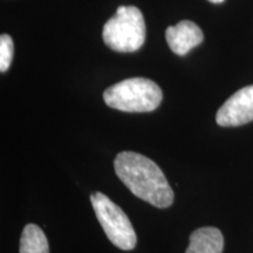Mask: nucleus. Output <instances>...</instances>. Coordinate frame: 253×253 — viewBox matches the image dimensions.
<instances>
[{"mask_svg": "<svg viewBox=\"0 0 253 253\" xmlns=\"http://www.w3.org/2000/svg\"><path fill=\"white\" fill-rule=\"evenodd\" d=\"M116 175L136 197L163 209L172 204L173 190L160 167L134 151H122L114 162Z\"/></svg>", "mask_w": 253, "mask_h": 253, "instance_id": "nucleus-1", "label": "nucleus"}, {"mask_svg": "<svg viewBox=\"0 0 253 253\" xmlns=\"http://www.w3.org/2000/svg\"><path fill=\"white\" fill-rule=\"evenodd\" d=\"M162 99L163 93L158 84L144 78L126 79L108 87L103 93L107 106L126 113L153 112Z\"/></svg>", "mask_w": 253, "mask_h": 253, "instance_id": "nucleus-2", "label": "nucleus"}, {"mask_svg": "<svg viewBox=\"0 0 253 253\" xmlns=\"http://www.w3.org/2000/svg\"><path fill=\"white\" fill-rule=\"evenodd\" d=\"M145 23L135 6H119L116 13L104 24L102 38L110 49L121 53L138 50L145 41Z\"/></svg>", "mask_w": 253, "mask_h": 253, "instance_id": "nucleus-3", "label": "nucleus"}, {"mask_svg": "<svg viewBox=\"0 0 253 253\" xmlns=\"http://www.w3.org/2000/svg\"><path fill=\"white\" fill-rule=\"evenodd\" d=\"M90 202L97 220L110 242L126 251L134 249L137 237L130 220L122 209L101 192H94L90 196Z\"/></svg>", "mask_w": 253, "mask_h": 253, "instance_id": "nucleus-4", "label": "nucleus"}, {"mask_svg": "<svg viewBox=\"0 0 253 253\" xmlns=\"http://www.w3.org/2000/svg\"><path fill=\"white\" fill-rule=\"evenodd\" d=\"M216 121L220 126H238L253 121V84L230 96L218 109Z\"/></svg>", "mask_w": 253, "mask_h": 253, "instance_id": "nucleus-5", "label": "nucleus"}, {"mask_svg": "<svg viewBox=\"0 0 253 253\" xmlns=\"http://www.w3.org/2000/svg\"><path fill=\"white\" fill-rule=\"evenodd\" d=\"M166 39L170 49L183 56L201 45L204 40L203 32L197 25L190 20L179 21L176 26H169L166 31Z\"/></svg>", "mask_w": 253, "mask_h": 253, "instance_id": "nucleus-6", "label": "nucleus"}, {"mask_svg": "<svg viewBox=\"0 0 253 253\" xmlns=\"http://www.w3.org/2000/svg\"><path fill=\"white\" fill-rule=\"evenodd\" d=\"M223 248L224 238L220 231L217 227L205 226L191 233L185 253H221Z\"/></svg>", "mask_w": 253, "mask_h": 253, "instance_id": "nucleus-7", "label": "nucleus"}, {"mask_svg": "<svg viewBox=\"0 0 253 253\" xmlns=\"http://www.w3.org/2000/svg\"><path fill=\"white\" fill-rule=\"evenodd\" d=\"M20 253H49L48 240L36 224H27L20 238Z\"/></svg>", "mask_w": 253, "mask_h": 253, "instance_id": "nucleus-8", "label": "nucleus"}, {"mask_svg": "<svg viewBox=\"0 0 253 253\" xmlns=\"http://www.w3.org/2000/svg\"><path fill=\"white\" fill-rule=\"evenodd\" d=\"M14 45L12 38L8 34H2L0 37V71L4 73L11 66L13 59Z\"/></svg>", "mask_w": 253, "mask_h": 253, "instance_id": "nucleus-9", "label": "nucleus"}, {"mask_svg": "<svg viewBox=\"0 0 253 253\" xmlns=\"http://www.w3.org/2000/svg\"><path fill=\"white\" fill-rule=\"evenodd\" d=\"M210 2H212V4H220V2H223L224 0H209Z\"/></svg>", "mask_w": 253, "mask_h": 253, "instance_id": "nucleus-10", "label": "nucleus"}]
</instances>
